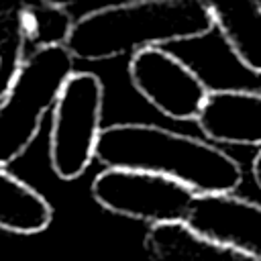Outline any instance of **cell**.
<instances>
[{
    "label": "cell",
    "instance_id": "obj_1",
    "mask_svg": "<svg viewBox=\"0 0 261 261\" xmlns=\"http://www.w3.org/2000/svg\"><path fill=\"white\" fill-rule=\"evenodd\" d=\"M94 157L104 167L169 177L194 194H232L243 181L239 161L220 147L145 122L102 128Z\"/></svg>",
    "mask_w": 261,
    "mask_h": 261
},
{
    "label": "cell",
    "instance_id": "obj_2",
    "mask_svg": "<svg viewBox=\"0 0 261 261\" xmlns=\"http://www.w3.org/2000/svg\"><path fill=\"white\" fill-rule=\"evenodd\" d=\"M212 29L210 6L202 0L122 2L75 18L65 49L82 61H104L165 43L202 39Z\"/></svg>",
    "mask_w": 261,
    "mask_h": 261
},
{
    "label": "cell",
    "instance_id": "obj_3",
    "mask_svg": "<svg viewBox=\"0 0 261 261\" xmlns=\"http://www.w3.org/2000/svg\"><path fill=\"white\" fill-rule=\"evenodd\" d=\"M73 73V57L65 47L33 51L20 65L0 102V167L18 159L35 141L41 120Z\"/></svg>",
    "mask_w": 261,
    "mask_h": 261
},
{
    "label": "cell",
    "instance_id": "obj_4",
    "mask_svg": "<svg viewBox=\"0 0 261 261\" xmlns=\"http://www.w3.org/2000/svg\"><path fill=\"white\" fill-rule=\"evenodd\" d=\"M104 86L92 71H73L53 106L49 161L63 181L77 179L96 155L102 133Z\"/></svg>",
    "mask_w": 261,
    "mask_h": 261
},
{
    "label": "cell",
    "instance_id": "obj_5",
    "mask_svg": "<svg viewBox=\"0 0 261 261\" xmlns=\"http://www.w3.org/2000/svg\"><path fill=\"white\" fill-rule=\"evenodd\" d=\"M90 192L104 210L151 222V226L184 222L196 196L169 177L114 167H104L94 177Z\"/></svg>",
    "mask_w": 261,
    "mask_h": 261
},
{
    "label": "cell",
    "instance_id": "obj_6",
    "mask_svg": "<svg viewBox=\"0 0 261 261\" xmlns=\"http://www.w3.org/2000/svg\"><path fill=\"white\" fill-rule=\"evenodd\" d=\"M128 77L133 88L171 120H196L210 92L186 61L159 47L133 53Z\"/></svg>",
    "mask_w": 261,
    "mask_h": 261
},
{
    "label": "cell",
    "instance_id": "obj_7",
    "mask_svg": "<svg viewBox=\"0 0 261 261\" xmlns=\"http://www.w3.org/2000/svg\"><path fill=\"white\" fill-rule=\"evenodd\" d=\"M184 224L196 234L261 261V204L232 194H196Z\"/></svg>",
    "mask_w": 261,
    "mask_h": 261
},
{
    "label": "cell",
    "instance_id": "obj_8",
    "mask_svg": "<svg viewBox=\"0 0 261 261\" xmlns=\"http://www.w3.org/2000/svg\"><path fill=\"white\" fill-rule=\"evenodd\" d=\"M196 122L212 143L261 147V92L210 90Z\"/></svg>",
    "mask_w": 261,
    "mask_h": 261
},
{
    "label": "cell",
    "instance_id": "obj_9",
    "mask_svg": "<svg viewBox=\"0 0 261 261\" xmlns=\"http://www.w3.org/2000/svg\"><path fill=\"white\" fill-rule=\"evenodd\" d=\"M145 251L151 261H257L196 234L184 222L151 226L145 237Z\"/></svg>",
    "mask_w": 261,
    "mask_h": 261
},
{
    "label": "cell",
    "instance_id": "obj_10",
    "mask_svg": "<svg viewBox=\"0 0 261 261\" xmlns=\"http://www.w3.org/2000/svg\"><path fill=\"white\" fill-rule=\"evenodd\" d=\"M212 27L220 31L230 53L239 63L261 73V2H237V4H208Z\"/></svg>",
    "mask_w": 261,
    "mask_h": 261
},
{
    "label": "cell",
    "instance_id": "obj_11",
    "mask_svg": "<svg viewBox=\"0 0 261 261\" xmlns=\"http://www.w3.org/2000/svg\"><path fill=\"white\" fill-rule=\"evenodd\" d=\"M51 220L53 206L47 198L0 167V228L16 234H37Z\"/></svg>",
    "mask_w": 261,
    "mask_h": 261
},
{
    "label": "cell",
    "instance_id": "obj_12",
    "mask_svg": "<svg viewBox=\"0 0 261 261\" xmlns=\"http://www.w3.org/2000/svg\"><path fill=\"white\" fill-rule=\"evenodd\" d=\"M20 24L24 43L37 49L65 47L75 24L67 4L61 2H35L20 6Z\"/></svg>",
    "mask_w": 261,
    "mask_h": 261
},
{
    "label": "cell",
    "instance_id": "obj_13",
    "mask_svg": "<svg viewBox=\"0 0 261 261\" xmlns=\"http://www.w3.org/2000/svg\"><path fill=\"white\" fill-rule=\"evenodd\" d=\"M20 6L22 4H0V100L10 90L24 63Z\"/></svg>",
    "mask_w": 261,
    "mask_h": 261
},
{
    "label": "cell",
    "instance_id": "obj_14",
    "mask_svg": "<svg viewBox=\"0 0 261 261\" xmlns=\"http://www.w3.org/2000/svg\"><path fill=\"white\" fill-rule=\"evenodd\" d=\"M251 173H253V179L257 184V188L261 190V149L257 151V155L253 157V163H251Z\"/></svg>",
    "mask_w": 261,
    "mask_h": 261
}]
</instances>
